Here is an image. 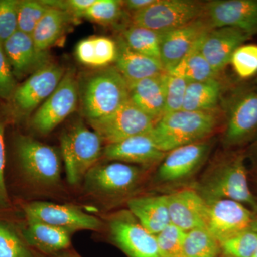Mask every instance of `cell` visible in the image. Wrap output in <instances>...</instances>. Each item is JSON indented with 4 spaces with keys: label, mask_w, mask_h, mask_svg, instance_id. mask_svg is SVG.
<instances>
[{
    "label": "cell",
    "mask_w": 257,
    "mask_h": 257,
    "mask_svg": "<svg viewBox=\"0 0 257 257\" xmlns=\"http://www.w3.org/2000/svg\"><path fill=\"white\" fill-rule=\"evenodd\" d=\"M195 189L207 203L231 199L257 212V199L249 188L242 155L217 161L202 176Z\"/></svg>",
    "instance_id": "obj_1"
},
{
    "label": "cell",
    "mask_w": 257,
    "mask_h": 257,
    "mask_svg": "<svg viewBox=\"0 0 257 257\" xmlns=\"http://www.w3.org/2000/svg\"><path fill=\"white\" fill-rule=\"evenodd\" d=\"M218 124L216 111L182 109L164 114L149 133L154 143L167 153L178 147L204 141Z\"/></svg>",
    "instance_id": "obj_2"
},
{
    "label": "cell",
    "mask_w": 257,
    "mask_h": 257,
    "mask_svg": "<svg viewBox=\"0 0 257 257\" xmlns=\"http://www.w3.org/2000/svg\"><path fill=\"white\" fill-rule=\"evenodd\" d=\"M83 115L89 120L111 114L130 100L127 81L114 66L98 69L79 84Z\"/></svg>",
    "instance_id": "obj_3"
},
{
    "label": "cell",
    "mask_w": 257,
    "mask_h": 257,
    "mask_svg": "<svg viewBox=\"0 0 257 257\" xmlns=\"http://www.w3.org/2000/svg\"><path fill=\"white\" fill-rule=\"evenodd\" d=\"M224 146H241L257 136V90L235 88L224 99Z\"/></svg>",
    "instance_id": "obj_4"
},
{
    "label": "cell",
    "mask_w": 257,
    "mask_h": 257,
    "mask_svg": "<svg viewBox=\"0 0 257 257\" xmlns=\"http://www.w3.org/2000/svg\"><path fill=\"white\" fill-rule=\"evenodd\" d=\"M102 140L82 122L74 125L61 138V147L69 184L84 179L103 155Z\"/></svg>",
    "instance_id": "obj_5"
},
{
    "label": "cell",
    "mask_w": 257,
    "mask_h": 257,
    "mask_svg": "<svg viewBox=\"0 0 257 257\" xmlns=\"http://www.w3.org/2000/svg\"><path fill=\"white\" fill-rule=\"evenodd\" d=\"M64 74L63 67L54 62L34 72L18 86L8 101V116L16 121L29 117L54 92Z\"/></svg>",
    "instance_id": "obj_6"
},
{
    "label": "cell",
    "mask_w": 257,
    "mask_h": 257,
    "mask_svg": "<svg viewBox=\"0 0 257 257\" xmlns=\"http://www.w3.org/2000/svg\"><path fill=\"white\" fill-rule=\"evenodd\" d=\"M204 3L194 0H155L132 15L131 25L164 32L180 28L202 17Z\"/></svg>",
    "instance_id": "obj_7"
},
{
    "label": "cell",
    "mask_w": 257,
    "mask_h": 257,
    "mask_svg": "<svg viewBox=\"0 0 257 257\" xmlns=\"http://www.w3.org/2000/svg\"><path fill=\"white\" fill-rule=\"evenodd\" d=\"M79 99L78 79L74 70L67 71L54 92L32 115V128L42 135L53 131L75 111Z\"/></svg>",
    "instance_id": "obj_8"
},
{
    "label": "cell",
    "mask_w": 257,
    "mask_h": 257,
    "mask_svg": "<svg viewBox=\"0 0 257 257\" xmlns=\"http://www.w3.org/2000/svg\"><path fill=\"white\" fill-rule=\"evenodd\" d=\"M22 170L35 183L53 186L60 179V160L53 147L30 137L20 135L15 141Z\"/></svg>",
    "instance_id": "obj_9"
},
{
    "label": "cell",
    "mask_w": 257,
    "mask_h": 257,
    "mask_svg": "<svg viewBox=\"0 0 257 257\" xmlns=\"http://www.w3.org/2000/svg\"><path fill=\"white\" fill-rule=\"evenodd\" d=\"M88 121L106 145L150 133L155 123L130 99L111 114Z\"/></svg>",
    "instance_id": "obj_10"
},
{
    "label": "cell",
    "mask_w": 257,
    "mask_h": 257,
    "mask_svg": "<svg viewBox=\"0 0 257 257\" xmlns=\"http://www.w3.org/2000/svg\"><path fill=\"white\" fill-rule=\"evenodd\" d=\"M211 147V144L204 140L167 152L157 169L155 182L167 187L189 180L205 163Z\"/></svg>",
    "instance_id": "obj_11"
},
{
    "label": "cell",
    "mask_w": 257,
    "mask_h": 257,
    "mask_svg": "<svg viewBox=\"0 0 257 257\" xmlns=\"http://www.w3.org/2000/svg\"><path fill=\"white\" fill-rule=\"evenodd\" d=\"M143 170L138 166L114 162L96 165L84 177L87 190L101 197H120L133 192L140 184Z\"/></svg>",
    "instance_id": "obj_12"
},
{
    "label": "cell",
    "mask_w": 257,
    "mask_h": 257,
    "mask_svg": "<svg viewBox=\"0 0 257 257\" xmlns=\"http://www.w3.org/2000/svg\"><path fill=\"white\" fill-rule=\"evenodd\" d=\"M109 233L114 242L130 257H160L155 235L139 222L130 211L111 216Z\"/></svg>",
    "instance_id": "obj_13"
},
{
    "label": "cell",
    "mask_w": 257,
    "mask_h": 257,
    "mask_svg": "<svg viewBox=\"0 0 257 257\" xmlns=\"http://www.w3.org/2000/svg\"><path fill=\"white\" fill-rule=\"evenodd\" d=\"M202 18L210 29L229 27L252 37L257 34V0L207 2Z\"/></svg>",
    "instance_id": "obj_14"
},
{
    "label": "cell",
    "mask_w": 257,
    "mask_h": 257,
    "mask_svg": "<svg viewBox=\"0 0 257 257\" xmlns=\"http://www.w3.org/2000/svg\"><path fill=\"white\" fill-rule=\"evenodd\" d=\"M206 228L219 243L251 227L253 212L247 207L231 199L207 203Z\"/></svg>",
    "instance_id": "obj_15"
},
{
    "label": "cell",
    "mask_w": 257,
    "mask_h": 257,
    "mask_svg": "<svg viewBox=\"0 0 257 257\" xmlns=\"http://www.w3.org/2000/svg\"><path fill=\"white\" fill-rule=\"evenodd\" d=\"M25 212L28 219L41 221L69 233L78 230L98 231L101 227L97 218L72 206L35 202L25 206Z\"/></svg>",
    "instance_id": "obj_16"
},
{
    "label": "cell",
    "mask_w": 257,
    "mask_h": 257,
    "mask_svg": "<svg viewBox=\"0 0 257 257\" xmlns=\"http://www.w3.org/2000/svg\"><path fill=\"white\" fill-rule=\"evenodd\" d=\"M211 29L202 18L180 28L160 33V62L170 72Z\"/></svg>",
    "instance_id": "obj_17"
},
{
    "label": "cell",
    "mask_w": 257,
    "mask_h": 257,
    "mask_svg": "<svg viewBox=\"0 0 257 257\" xmlns=\"http://www.w3.org/2000/svg\"><path fill=\"white\" fill-rule=\"evenodd\" d=\"M3 47L17 80L28 78L52 62L48 51L37 49L32 35L20 30L3 42Z\"/></svg>",
    "instance_id": "obj_18"
},
{
    "label": "cell",
    "mask_w": 257,
    "mask_h": 257,
    "mask_svg": "<svg viewBox=\"0 0 257 257\" xmlns=\"http://www.w3.org/2000/svg\"><path fill=\"white\" fill-rule=\"evenodd\" d=\"M166 197L172 224L184 231L206 228L208 204L195 188L181 189Z\"/></svg>",
    "instance_id": "obj_19"
},
{
    "label": "cell",
    "mask_w": 257,
    "mask_h": 257,
    "mask_svg": "<svg viewBox=\"0 0 257 257\" xmlns=\"http://www.w3.org/2000/svg\"><path fill=\"white\" fill-rule=\"evenodd\" d=\"M251 37L241 30L229 27L211 29L203 37L201 50L212 68L219 74L230 64L236 49Z\"/></svg>",
    "instance_id": "obj_20"
},
{
    "label": "cell",
    "mask_w": 257,
    "mask_h": 257,
    "mask_svg": "<svg viewBox=\"0 0 257 257\" xmlns=\"http://www.w3.org/2000/svg\"><path fill=\"white\" fill-rule=\"evenodd\" d=\"M102 155L108 160L150 166L160 163L166 153L157 147L148 133L106 145Z\"/></svg>",
    "instance_id": "obj_21"
},
{
    "label": "cell",
    "mask_w": 257,
    "mask_h": 257,
    "mask_svg": "<svg viewBox=\"0 0 257 257\" xmlns=\"http://www.w3.org/2000/svg\"><path fill=\"white\" fill-rule=\"evenodd\" d=\"M165 74L128 82L130 101L155 122L165 114Z\"/></svg>",
    "instance_id": "obj_22"
},
{
    "label": "cell",
    "mask_w": 257,
    "mask_h": 257,
    "mask_svg": "<svg viewBox=\"0 0 257 257\" xmlns=\"http://www.w3.org/2000/svg\"><path fill=\"white\" fill-rule=\"evenodd\" d=\"M116 44L118 52L114 67L127 82L155 77L166 72L160 61L132 50L121 37Z\"/></svg>",
    "instance_id": "obj_23"
},
{
    "label": "cell",
    "mask_w": 257,
    "mask_h": 257,
    "mask_svg": "<svg viewBox=\"0 0 257 257\" xmlns=\"http://www.w3.org/2000/svg\"><path fill=\"white\" fill-rule=\"evenodd\" d=\"M127 205L139 222L155 236L171 224L166 194L132 198Z\"/></svg>",
    "instance_id": "obj_24"
},
{
    "label": "cell",
    "mask_w": 257,
    "mask_h": 257,
    "mask_svg": "<svg viewBox=\"0 0 257 257\" xmlns=\"http://www.w3.org/2000/svg\"><path fill=\"white\" fill-rule=\"evenodd\" d=\"M224 90V83L219 77L200 82H189L182 109L216 111Z\"/></svg>",
    "instance_id": "obj_25"
},
{
    "label": "cell",
    "mask_w": 257,
    "mask_h": 257,
    "mask_svg": "<svg viewBox=\"0 0 257 257\" xmlns=\"http://www.w3.org/2000/svg\"><path fill=\"white\" fill-rule=\"evenodd\" d=\"M117 44L109 37L92 36L81 40L75 48V56L80 63L96 68H104L115 63Z\"/></svg>",
    "instance_id": "obj_26"
},
{
    "label": "cell",
    "mask_w": 257,
    "mask_h": 257,
    "mask_svg": "<svg viewBox=\"0 0 257 257\" xmlns=\"http://www.w3.org/2000/svg\"><path fill=\"white\" fill-rule=\"evenodd\" d=\"M24 236L30 246L44 253L57 252L70 244L68 231L32 219H28V227Z\"/></svg>",
    "instance_id": "obj_27"
},
{
    "label": "cell",
    "mask_w": 257,
    "mask_h": 257,
    "mask_svg": "<svg viewBox=\"0 0 257 257\" xmlns=\"http://www.w3.org/2000/svg\"><path fill=\"white\" fill-rule=\"evenodd\" d=\"M76 18L67 12L49 8L42 17L32 37L37 49L48 51L65 32L69 23Z\"/></svg>",
    "instance_id": "obj_28"
},
{
    "label": "cell",
    "mask_w": 257,
    "mask_h": 257,
    "mask_svg": "<svg viewBox=\"0 0 257 257\" xmlns=\"http://www.w3.org/2000/svg\"><path fill=\"white\" fill-rule=\"evenodd\" d=\"M203 37L169 73L182 77L189 82H200L218 77L219 74L212 68L201 50Z\"/></svg>",
    "instance_id": "obj_29"
},
{
    "label": "cell",
    "mask_w": 257,
    "mask_h": 257,
    "mask_svg": "<svg viewBox=\"0 0 257 257\" xmlns=\"http://www.w3.org/2000/svg\"><path fill=\"white\" fill-rule=\"evenodd\" d=\"M121 38L132 50L160 61V32L130 25L121 30Z\"/></svg>",
    "instance_id": "obj_30"
},
{
    "label": "cell",
    "mask_w": 257,
    "mask_h": 257,
    "mask_svg": "<svg viewBox=\"0 0 257 257\" xmlns=\"http://www.w3.org/2000/svg\"><path fill=\"white\" fill-rule=\"evenodd\" d=\"M220 243L207 228H196L186 231L182 257H216Z\"/></svg>",
    "instance_id": "obj_31"
},
{
    "label": "cell",
    "mask_w": 257,
    "mask_h": 257,
    "mask_svg": "<svg viewBox=\"0 0 257 257\" xmlns=\"http://www.w3.org/2000/svg\"><path fill=\"white\" fill-rule=\"evenodd\" d=\"M124 1L96 0L85 12L82 18L101 25H114L122 19L125 13Z\"/></svg>",
    "instance_id": "obj_32"
},
{
    "label": "cell",
    "mask_w": 257,
    "mask_h": 257,
    "mask_svg": "<svg viewBox=\"0 0 257 257\" xmlns=\"http://www.w3.org/2000/svg\"><path fill=\"white\" fill-rule=\"evenodd\" d=\"M235 73L241 79H248L257 74V45L243 44L236 49L230 61Z\"/></svg>",
    "instance_id": "obj_33"
},
{
    "label": "cell",
    "mask_w": 257,
    "mask_h": 257,
    "mask_svg": "<svg viewBox=\"0 0 257 257\" xmlns=\"http://www.w3.org/2000/svg\"><path fill=\"white\" fill-rule=\"evenodd\" d=\"M48 9L42 1L18 0V30L32 35Z\"/></svg>",
    "instance_id": "obj_34"
},
{
    "label": "cell",
    "mask_w": 257,
    "mask_h": 257,
    "mask_svg": "<svg viewBox=\"0 0 257 257\" xmlns=\"http://www.w3.org/2000/svg\"><path fill=\"white\" fill-rule=\"evenodd\" d=\"M185 232L172 223L155 235L160 257H182Z\"/></svg>",
    "instance_id": "obj_35"
},
{
    "label": "cell",
    "mask_w": 257,
    "mask_h": 257,
    "mask_svg": "<svg viewBox=\"0 0 257 257\" xmlns=\"http://www.w3.org/2000/svg\"><path fill=\"white\" fill-rule=\"evenodd\" d=\"M226 254L232 257H252L257 248V233L248 229L220 243Z\"/></svg>",
    "instance_id": "obj_36"
},
{
    "label": "cell",
    "mask_w": 257,
    "mask_h": 257,
    "mask_svg": "<svg viewBox=\"0 0 257 257\" xmlns=\"http://www.w3.org/2000/svg\"><path fill=\"white\" fill-rule=\"evenodd\" d=\"M188 84V81L186 79L169 72H165V114L183 109L184 98Z\"/></svg>",
    "instance_id": "obj_37"
},
{
    "label": "cell",
    "mask_w": 257,
    "mask_h": 257,
    "mask_svg": "<svg viewBox=\"0 0 257 257\" xmlns=\"http://www.w3.org/2000/svg\"><path fill=\"white\" fill-rule=\"evenodd\" d=\"M0 257H34L14 229L0 221Z\"/></svg>",
    "instance_id": "obj_38"
},
{
    "label": "cell",
    "mask_w": 257,
    "mask_h": 257,
    "mask_svg": "<svg viewBox=\"0 0 257 257\" xmlns=\"http://www.w3.org/2000/svg\"><path fill=\"white\" fill-rule=\"evenodd\" d=\"M18 0H0V43L18 30Z\"/></svg>",
    "instance_id": "obj_39"
},
{
    "label": "cell",
    "mask_w": 257,
    "mask_h": 257,
    "mask_svg": "<svg viewBox=\"0 0 257 257\" xmlns=\"http://www.w3.org/2000/svg\"><path fill=\"white\" fill-rule=\"evenodd\" d=\"M19 84L0 43V98L9 101Z\"/></svg>",
    "instance_id": "obj_40"
},
{
    "label": "cell",
    "mask_w": 257,
    "mask_h": 257,
    "mask_svg": "<svg viewBox=\"0 0 257 257\" xmlns=\"http://www.w3.org/2000/svg\"><path fill=\"white\" fill-rule=\"evenodd\" d=\"M96 0H46L42 1L47 8H56L67 12L76 19L82 18L85 12L94 3Z\"/></svg>",
    "instance_id": "obj_41"
},
{
    "label": "cell",
    "mask_w": 257,
    "mask_h": 257,
    "mask_svg": "<svg viewBox=\"0 0 257 257\" xmlns=\"http://www.w3.org/2000/svg\"><path fill=\"white\" fill-rule=\"evenodd\" d=\"M5 124L0 121V207L5 208L9 205V197L5 179Z\"/></svg>",
    "instance_id": "obj_42"
},
{
    "label": "cell",
    "mask_w": 257,
    "mask_h": 257,
    "mask_svg": "<svg viewBox=\"0 0 257 257\" xmlns=\"http://www.w3.org/2000/svg\"><path fill=\"white\" fill-rule=\"evenodd\" d=\"M155 2V0H127L124 1V9L133 15L146 9Z\"/></svg>",
    "instance_id": "obj_43"
},
{
    "label": "cell",
    "mask_w": 257,
    "mask_h": 257,
    "mask_svg": "<svg viewBox=\"0 0 257 257\" xmlns=\"http://www.w3.org/2000/svg\"><path fill=\"white\" fill-rule=\"evenodd\" d=\"M57 257H80V256H78V255L75 254V253H74L66 252V253H62V254H61L60 256H59Z\"/></svg>",
    "instance_id": "obj_44"
},
{
    "label": "cell",
    "mask_w": 257,
    "mask_h": 257,
    "mask_svg": "<svg viewBox=\"0 0 257 257\" xmlns=\"http://www.w3.org/2000/svg\"><path fill=\"white\" fill-rule=\"evenodd\" d=\"M250 229H252L253 231H256L257 233V218H254V219H253Z\"/></svg>",
    "instance_id": "obj_45"
},
{
    "label": "cell",
    "mask_w": 257,
    "mask_h": 257,
    "mask_svg": "<svg viewBox=\"0 0 257 257\" xmlns=\"http://www.w3.org/2000/svg\"><path fill=\"white\" fill-rule=\"evenodd\" d=\"M252 257H257V248L256 249V251H255V252L253 253Z\"/></svg>",
    "instance_id": "obj_46"
},
{
    "label": "cell",
    "mask_w": 257,
    "mask_h": 257,
    "mask_svg": "<svg viewBox=\"0 0 257 257\" xmlns=\"http://www.w3.org/2000/svg\"><path fill=\"white\" fill-rule=\"evenodd\" d=\"M256 84H257V83H256ZM256 90H257V87H256Z\"/></svg>",
    "instance_id": "obj_47"
}]
</instances>
